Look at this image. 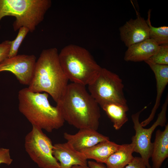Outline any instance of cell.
Masks as SVG:
<instances>
[{
  "mask_svg": "<svg viewBox=\"0 0 168 168\" xmlns=\"http://www.w3.org/2000/svg\"><path fill=\"white\" fill-rule=\"evenodd\" d=\"M65 121L80 129L97 130L100 117L99 105L86 90L85 86L72 82L57 103Z\"/></svg>",
  "mask_w": 168,
  "mask_h": 168,
  "instance_id": "6da1fadb",
  "label": "cell"
},
{
  "mask_svg": "<svg viewBox=\"0 0 168 168\" xmlns=\"http://www.w3.org/2000/svg\"><path fill=\"white\" fill-rule=\"evenodd\" d=\"M68 81L60 64L57 49L50 48L43 50L36 60L28 88L34 92L47 93L57 103L65 93Z\"/></svg>",
  "mask_w": 168,
  "mask_h": 168,
  "instance_id": "7a4b0ae2",
  "label": "cell"
},
{
  "mask_svg": "<svg viewBox=\"0 0 168 168\" xmlns=\"http://www.w3.org/2000/svg\"><path fill=\"white\" fill-rule=\"evenodd\" d=\"M48 96L23 88L18 92V109L32 126L51 132L61 128L65 121L58 108L50 103Z\"/></svg>",
  "mask_w": 168,
  "mask_h": 168,
  "instance_id": "3957f363",
  "label": "cell"
},
{
  "mask_svg": "<svg viewBox=\"0 0 168 168\" xmlns=\"http://www.w3.org/2000/svg\"><path fill=\"white\" fill-rule=\"evenodd\" d=\"M58 58L68 80L85 86L94 80L102 68L86 49L75 44L63 48Z\"/></svg>",
  "mask_w": 168,
  "mask_h": 168,
  "instance_id": "277c9868",
  "label": "cell"
},
{
  "mask_svg": "<svg viewBox=\"0 0 168 168\" xmlns=\"http://www.w3.org/2000/svg\"><path fill=\"white\" fill-rule=\"evenodd\" d=\"M51 5L50 0H0V21L5 16H14V31L24 27L32 32L43 21Z\"/></svg>",
  "mask_w": 168,
  "mask_h": 168,
  "instance_id": "5b68a950",
  "label": "cell"
},
{
  "mask_svg": "<svg viewBox=\"0 0 168 168\" xmlns=\"http://www.w3.org/2000/svg\"><path fill=\"white\" fill-rule=\"evenodd\" d=\"M88 86L90 94L99 106L109 102L127 104L122 79L105 68H102L96 78Z\"/></svg>",
  "mask_w": 168,
  "mask_h": 168,
  "instance_id": "8992f818",
  "label": "cell"
},
{
  "mask_svg": "<svg viewBox=\"0 0 168 168\" xmlns=\"http://www.w3.org/2000/svg\"><path fill=\"white\" fill-rule=\"evenodd\" d=\"M168 104V95L162 105L160 112L158 114L157 119L149 128H144L139 122V118L141 113L147 106L137 112L133 114L131 118L133 124L135 134L132 137V143L134 145V152L139 154L143 160L147 168H151L149 160L151 157L152 149V142L151 139L152 135L156 128L160 126L165 127L166 123V113Z\"/></svg>",
  "mask_w": 168,
  "mask_h": 168,
  "instance_id": "52a82bcc",
  "label": "cell"
},
{
  "mask_svg": "<svg viewBox=\"0 0 168 168\" xmlns=\"http://www.w3.org/2000/svg\"><path fill=\"white\" fill-rule=\"evenodd\" d=\"M25 150L31 160L40 168H59L60 164L53 154L51 139L38 127L32 126L25 138Z\"/></svg>",
  "mask_w": 168,
  "mask_h": 168,
  "instance_id": "ba28073f",
  "label": "cell"
},
{
  "mask_svg": "<svg viewBox=\"0 0 168 168\" xmlns=\"http://www.w3.org/2000/svg\"><path fill=\"white\" fill-rule=\"evenodd\" d=\"M36 61L34 55L18 54L0 62V72H12L22 84L29 86L32 78Z\"/></svg>",
  "mask_w": 168,
  "mask_h": 168,
  "instance_id": "9c48e42d",
  "label": "cell"
},
{
  "mask_svg": "<svg viewBox=\"0 0 168 168\" xmlns=\"http://www.w3.org/2000/svg\"><path fill=\"white\" fill-rule=\"evenodd\" d=\"M119 30L120 39L127 47L149 38L148 25L139 14L135 19L126 21Z\"/></svg>",
  "mask_w": 168,
  "mask_h": 168,
  "instance_id": "30bf717a",
  "label": "cell"
},
{
  "mask_svg": "<svg viewBox=\"0 0 168 168\" xmlns=\"http://www.w3.org/2000/svg\"><path fill=\"white\" fill-rule=\"evenodd\" d=\"M63 137L75 149L81 152L100 142L110 140L107 136L99 133L96 130L89 128L79 129L74 134L65 133Z\"/></svg>",
  "mask_w": 168,
  "mask_h": 168,
  "instance_id": "8fae6325",
  "label": "cell"
},
{
  "mask_svg": "<svg viewBox=\"0 0 168 168\" xmlns=\"http://www.w3.org/2000/svg\"><path fill=\"white\" fill-rule=\"evenodd\" d=\"M53 151L54 156L60 162L59 168H71L75 165H88L84 154L76 150L67 142L54 144Z\"/></svg>",
  "mask_w": 168,
  "mask_h": 168,
  "instance_id": "7c38bea8",
  "label": "cell"
},
{
  "mask_svg": "<svg viewBox=\"0 0 168 168\" xmlns=\"http://www.w3.org/2000/svg\"><path fill=\"white\" fill-rule=\"evenodd\" d=\"M149 66L155 75L156 89V96L155 105L149 117L141 123L144 127L153 119L160 105L161 97L168 83V65L155 64L147 60L145 61Z\"/></svg>",
  "mask_w": 168,
  "mask_h": 168,
  "instance_id": "4fadbf2b",
  "label": "cell"
},
{
  "mask_svg": "<svg viewBox=\"0 0 168 168\" xmlns=\"http://www.w3.org/2000/svg\"><path fill=\"white\" fill-rule=\"evenodd\" d=\"M125 53L126 61L139 62L148 59L158 51L159 45L149 38L128 47Z\"/></svg>",
  "mask_w": 168,
  "mask_h": 168,
  "instance_id": "5bb4252c",
  "label": "cell"
},
{
  "mask_svg": "<svg viewBox=\"0 0 168 168\" xmlns=\"http://www.w3.org/2000/svg\"><path fill=\"white\" fill-rule=\"evenodd\" d=\"M164 130L158 129L152 142L151 157L152 168H160L163 162L168 157V124L165 126Z\"/></svg>",
  "mask_w": 168,
  "mask_h": 168,
  "instance_id": "9a60e30c",
  "label": "cell"
},
{
  "mask_svg": "<svg viewBox=\"0 0 168 168\" xmlns=\"http://www.w3.org/2000/svg\"><path fill=\"white\" fill-rule=\"evenodd\" d=\"M121 146V145L108 140L100 142L81 152L87 159H92L98 163H105L108 157Z\"/></svg>",
  "mask_w": 168,
  "mask_h": 168,
  "instance_id": "2e32d148",
  "label": "cell"
},
{
  "mask_svg": "<svg viewBox=\"0 0 168 168\" xmlns=\"http://www.w3.org/2000/svg\"><path fill=\"white\" fill-rule=\"evenodd\" d=\"M100 106L113 123L116 130H119L128 120L127 113L129 110L127 104L109 102Z\"/></svg>",
  "mask_w": 168,
  "mask_h": 168,
  "instance_id": "e0dca14e",
  "label": "cell"
},
{
  "mask_svg": "<svg viewBox=\"0 0 168 168\" xmlns=\"http://www.w3.org/2000/svg\"><path fill=\"white\" fill-rule=\"evenodd\" d=\"M134 145L130 144L121 145L117 150L107 159L105 164L106 168H124L133 159Z\"/></svg>",
  "mask_w": 168,
  "mask_h": 168,
  "instance_id": "ac0fdd59",
  "label": "cell"
},
{
  "mask_svg": "<svg viewBox=\"0 0 168 168\" xmlns=\"http://www.w3.org/2000/svg\"><path fill=\"white\" fill-rule=\"evenodd\" d=\"M151 12V10L149 9L146 20L149 28V38L153 40L159 45L168 44V27L152 26L150 21Z\"/></svg>",
  "mask_w": 168,
  "mask_h": 168,
  "instance_id": "d6986e66",
  "label": "cell"
},
{
  "mask_svg": "<svg viewBox=\"0 0 168 168\" xmlns=\"http://www.w3.org/2000/svg\"><path fill=\"white\" fill-rule=\"evenodd\" d=\"M29 32L26 27H22L19 29V31L16 38L11 41L10 49L8 58H11L17 55L18 49L23 40Z\"/></svg>",
  "mask_w": 168,
  "mask_h": 168,
  "instance_id": "ffe728a7",
  "label": "cell"
},
{
  "mask_svg": "<svg viewBox=\"0 0 168 168\" xmlns=\"http://www.w3.org/2000/svg\"><path fill=\"white\" fill-rule=\"evenodd\" d=\"M147 60L155 64L168 65V44L159 45L158 51Z\"/></svg>",
  "mask_w": 168,
  "mask_h": 168,
  "instance_id": "44dd1931",
  "label": "cell"
},
{
  "mask_svg": "<svg viewBox=\"0 0 168 168\" xmlns=\"http://www.w3.org/2000/svg\"><path fill=\"white\" fill-rule=\"evenodd\" d=\"M11 41L6 40L0 43V62L8 57Z\"/></svg>",
  "mask_w": 168,
  "mask_h": 168,
  "instance_id": "7402d4cb",
  "label": "cell"
},
{
  "mask_svg": "<svg viewBox=\"0 0 168 168\" xmlns=\"http://www.w3.org/2000/svg\"><path fill=\"white\" fill-rule=\"evenodd\" d=\"M12 161L9 149L0 147V164L3 163L9 166L12 164Z\"/></svg>",
  "mask_w": 168,
  "mask_h": 168,
  "instance_id": "603a6c76",
  "label": "cell"
},
{
  "mask_svg": "<svg viewBox=\"0 0 168 168\" xmlns=\"http://www.w3.org/2000/svg\"><path fill=\"white\" fill-rule=\"evenodd\" d=\"M124 168H147L143 160L141 157H134L132 160Z\"/></svg>",
  "mask_w": 168,
  "mask_h": 168,
  "instance_id": "cb8c5ba5",
  "label": "cell"
},
{
  "mask_svg": "<svg viewBox=\"0 0 168 168\" xmlns=\"http://www.w3.org/2000/svg\"><path fill=\"white\" fill-rule=\"evenodd\" d=\"M87 165L90 168H106V166L102 163L93 161H88Z\"/></svg>",
  "mask_w": 168,
  "mask_h": 168,
  "instance_id": "d4e9b609",
  "label": "cell"
},
{
  "mask_svg": "<svg viewBox=\"0 0 168 168\" xmlns=\"http://www.w3.org/2000/svg\"><path fill=\"white\" fill-rule=\"evenodd\" d=\"M71 168H90L88 165L83 166L75 165L72 166Z\"/></svg>",
  "mask_w": 168,
  "mask_h": 168,
  "instance_id": "484cf974",
  "label": "cell"
}]
</instances>
